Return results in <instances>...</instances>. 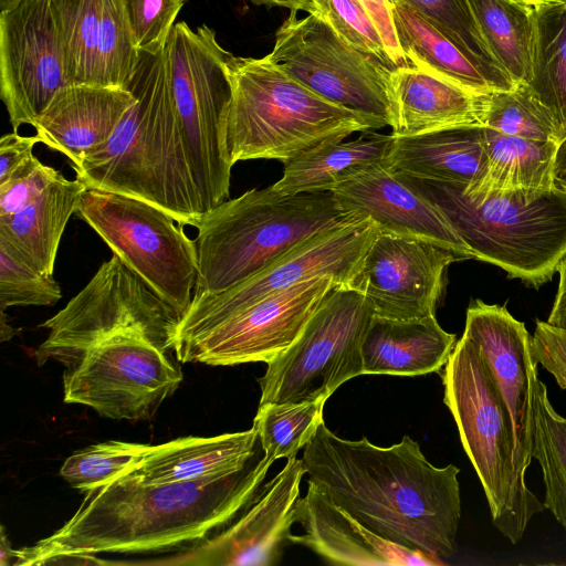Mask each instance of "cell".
Returning a JSON list of instances; mask_svg holds the SVG:
<instances>
[{"instance_id":"obj_1","label":"cell","mask_w":566,"mask_h":566,"mask_svg":"<svg viewBox=\"0 0 566 566\" xmlns=\"http://www.w3.org/2000/svg\"><path fill=\"white\" fill-rule=\"evenodd\" d=\"M302 463L307 482L373 533L442 562L455 552L460 470L433 465L409 436L379 447L343 439L323 421Z\"/></svg>"},{"instance_id":"obj_2","label":"cell","mask_w":566,"mask_h":566,"mask_svg":"<svg viewBox=\"0 0 566 566\" xmlns=\"http://www.w3.org/2000/svg\"><path fill=\"white\" fill-rule=\"evenodd\" d=\"M273 461L264 457L220 479L137 484L113 480L86 495L50 536L15 549L14 566L66 555L187 549L229 525L260 493Z\"/></svg>"},{"instance_id":"obj_3","label":"cell","mask_w":566,"mask_h":566,"mask_svg":"<svg viewBox=\"0 0 566 566\" xmlns=\"http://www.w3.org/2000/svg\"><path fill=\"white\" fill-rule=\"evenodd\" d=\"M126 90L133 105L111 138L73 166L76 178L87 188L147 201L196 228L203 212L182 149L165 48L140 51Z\"/></svg>"},{"instance_id":"obj_4","label":"cell","mask_w":566,"mask_h":566,"mask_svg":"<svg viewBox=\"0 0 566 566\" xmlns=\"http://www.w3.org/2000/svg\"><path fill=\"white\" fill-rule=\"evenodd\" d=\"M227 145L234 165L249 159L287 164L322 144L387 126L335 104L286 74L268 56H232Z\"/></svg>"},{"instance_id":"obj_5","label":"cell","mask_w":566,"mask_h":566,"mask_svg":"<svg viewBox=\"0 0 566 566\" xmlns=\"http://www.w3.org/2000/svg\"><path fill=\"white\" fill-rule=\"evenodd\" d=\"M352 220L332 191L281 195L270 186L227 199L196 226L193 296L229 289L313 234Z\"/></svg>"},{"instance_id":"obj_6","label":"cell","mask_w":566,"mask_h":566,"mask_svg":"<svg viewBox=\"0 0 566 566\" xmlns=\"http://www.w3.org/2000/svg\"><path fill=\"white\" fill-rule=\"evenodd\" d=\"M441 378L443 402L482 484L493 525L516 544L545 505L527 488L507 406L480 349L467 336L457 340Z\"/></svg>"},{"instance_id":"obj_7","label":"cell","mask_w":566,"mask_h":566,"mask_svg":"<svg viewBox=\"0 0 566 566\" xmlns=\"http://www.w3.org/2000/svg\"><path fill=\"white\" fill-rule=\"evenodd\" d=\"M407 178L442 211L472 259L510 277L538 289L566 256V193L556 186L527 203L515 195L469 197L460 185Z\"/></svg>"},{"instance_id":"obj_8","label":"cell","mask_w":566,"mask_h":566,"mask_svg":"<svg viewBox=\"0 0 566 566\" xmlns=\"http://www.w3.org/2000/svg\"><path fill=\"white\" fill-rule=\"evenodd\" d=\"M182 149L203 214L229 198L232 161L227 124L232 54L206 24L175 23L165 45ZM202 214V216H203Z\"/></svg>"},{"instance_id":"obj_9","label":"cell","mask_w":566,"mask_h":566,"mask_svg":"<svg viewBox=\"0 0 566 566\" xmlns=\"http://www.w3.org/2000/svg\"><path fill=\"white\" fill-rule=\"evenodd\" d=\"M182 315L113 255L54 316L34 357L69 367L87 349L117 334L142 336L161 350H174Z\"/></svg>"},{"instance_id":"obj_10","label":"cell","mask_w":566,"mask_h":566,"mask_svg":"<svg viewBox=\"0 0 566 566\" xmlns=\"http://www.w3.org/2000/svg\"><path fill=\"white\" fill-rule=\"evenodd\" d=\"M75 213L113 255L181 315L198 276L195 241L165 210L137 198L94 188L82 193Z\"/></svg>"},{"instance_id":"obj_11","label":"cell","mask_w":566,"mask_h":566,"mask_svg":"<svg viewBox=\"0 0 566 566\" xmlns=\"http://www.w3.org/2000/svg\"><path fill=\"white\" fill-rule=\"evenodd\" d=\"M373 317L360 292L334 286L300 336L268 363L259 405L327 400L363 375L361 346Z\"/></svg>"},{"instance_id":"obj_12","label":"cell","mask_w":566,"mask_h":566,"mask_svg":"<svg viewBox=\"0 0 566 566\" xmlns=\"http://www.w3.org/2000/svg\"><path fill=\"white\" fill-rule=\"evenodd\" d=\"M291 12L266 56L311 91L396 127L389 66L345 40L318 12Z\"/></svg>"},{"instance_id":"obj_13","label":"cell","mask_w":566,"mask_h":566,"mask_svg":"<svg viewBox=\"0 0 566 566\" xmlns=\"http://www.w3.org/2000/svg\"><path fill=\"white\" fill-rule=\"evenodd\" d=\"M181 380V368L169 352L142 336L117 334L65 367L64 401L111 419L149 420Z\"/></svg>"},{"instance_id":"obj_14","label":"cell","mask_w":566,"mask_h":566,"mask_svg":"<svg viewBox=\"0 0 566 566\" xmlns=\"http://www.w3.org/2000/svg\"><path fill=\"white\" fill-rule=\"evenodd\" d=\"M378 232L369 220L344 222L313 234L229 289L195 295L181 317L175 345L303 280L329 275L338 286L350 289Z\"/></svg>"},{"instance_id":"obj_15","label":"cell","mask_w":566,"mask_h":566,"mask_svg":"<svg viewBox=\"0 0 566 566\" xmlns=\"http://www.w3.org/2000/svg\"><path fill=\"white\" fill-rule=\"evenodd\" d=\"M338 286L329 275L274 292L216 326L174 347L180 363L234 366L269 363L302 333L326 294Z\"/></svg>"},{"instance_id":"obj_16","label":"cell","mask_w":566,"mask_h":566,"mask_svg":"<svg viewBox=\"0 0 566 566\" xmlns=\"http://www.w3.org/2000/svg\"><path fill=\"white\" fill-rule=\"evenodd\" d=\"M67 85L51 0H22L0 11V97L13 130L32 126Z\"/></svg>"},{"instance_id":"obj_17","label":"cell","mask_w":566,"mask_h":566,"mask_svg":"<svg viewBox=\"0 0 566 566\" xmlns=\"http://www.w3.org/2000/svg\"><path fill=\"white\" fill-rule=\"evenodd\" d=\"M464 260L434 242L378 232L350 289L374 315L390 319L434 316L448 266Z\"/></svg>"},{"instance_id":"obj_18","label":"cell","mask_w":566,"mask_h":566,"mask_svg":"<svg viewBox=\"0 0 566 566\" xmlns=\"http://www.w3.org/2000/svg\"><path fill=\"white\" fill-rule=\"evenodd\" d=\"M302 459L289 458L263 484L254 501L229 525L164 564L243 566L275 565L296 522Z\"/></svg>"},{"instance_id":"obj_19","label":"cell","mask_w":566,"mask_h":566,"mask_svg":"<svg viewBox=\"0 0 566 566\" xmlns=\"http://www.w3.org/2000/svg\"><path fill=\"white\" fill-rule=\"evenodd\" d=\"M71 84L127 87L140 51L125 0H51Z\"/></svg>"},{"instance_id":"obj_20","label":"cell","mask_w":566,"mask_h":566,"mask_svg":"<svg viewBox=\"0 0 566 566\" xmlns=\"http://www.w3.org/2000/svg\"><path fill=\"white\" fill-rule=\"evenodd\" d=\"M331 191L344 214L354 220H369L381 233L424 239L464 260L472 259L442 211L387 163L357 174Z\"/></svg>"},{"instance_id":"obj_21","label":"cell","mask_w":566,"mask_h":566,"mask_svg":"<svg viewBox=\"0 0 566 566\" xmlns=\"http://www.w3.org/2000/svg\"><path fill=\"white\" fill-rule=\"evenodd\" d=\"M463 335L484 357L511 415L523 462L533 460V396L538 378L532 336L505 306L474 300L467 310Z\"/></svg>"},{"instance_id":"obj_22","label":"cell","mask_w":566,"mask_h":566,"mask_svg":"<svg viewBox=\"0 0 566 566\" xmlns=\"http://www.w3.org/2000/svg\"><path fill=\"white\" fill-rule=\"evenodd\" d=\"M306 495L297 504L301 544L336 565L437 566L444 562L391 543L373 533L307 482Z\"/></svg>"},{"instance_id":"obj_23","label":"cell","mask_w":566,"mask_h":566,"mask_svg":"<svg viewBox=\"0 0 566 566\" xmlns=\"http://www.w3.org/2000/svg\"><path fill=\"white\" fill-rule=\"evenodd\" d=\"M264 457L259 434L249 430L214 437L188 436L153 446L114 480L167 484L235 474Z\"/></svg>"},{"instance_id":"obj_24","label":"cell","mask_w":566,"mask_h":566,"mask_svg":"<svg viewBox=\"0 0 566 566\" xmlns=\"http://www.w3.org/2000/svg\"><path fill=\"white\" fill-rule=\"evenodd\" d=\"M134 101L125 88L71 84L55 94L32 126L40 143L63 154L73 167L111 138Z\"/></svg>"},{"instance_id":"obj_25","label":"cell","mask_w":566,"mask_h":566,"mask_svg":"<svg viewBox=\"0 0 566 566\" xmlns=\"http://www.w3.org/2000/svg\"><path fill=\"white\" fill-rule=\"evenodd\" d=\"M396 127L410 136L461 126H482L486 94L473 92L438 74L407 65L391 77Z\"/></svg>"},{"instance_id":"obj_26","label":"cell","mask_w":566,"mask_h":566,"mask_svg":"<svg viewBox=\"0 0 566 566\" xmlns=\"http://www.w3.org/2000/svg\"><path fill=\"white\" fill-rule=\"evenodd\" d=\"M387 166L407 177L475 187L486 168L484 127L461 126L394 136Z\"/></svg>"},{"instance_id":"obj_27","label":"cell","mask_w":566,"mask_h":566,"mask_svg":"<svg viewBox=\"0 0 566 566\" xmlns=\"http://www.w3.org/2000/svg\"><path fill=\"white\" fill-rule=\"evenodd\" d=\"M395 33L408 65L449 78L473 92L511 90L448 30L402 0H387Z\"/></svg>"},{"instance_id":"obj_28","label":"cell","mask_w":566,"mask_h":566,"mask_svg":"<svg viewBox=\"0 0 566 566\" xmlns=\"http://www.w3.org/2000/svg\"><path fill=\"white\" fill-rule=\"evenodd\" d=\"M457 344L429 316L417 319H390L374 315L363 346V374L418 376L438 373Z\"/></svg>"},{"instance_id":"obj_29","label":"cell","mask_w":566,"mask_h":566,"mask_svg":"<svg viewBox=\"0 0 566 566\" xmlns=\"http://www.w3.org/2000/svg\"><path fill=\"white\" fill-rule=\"evenodd\" d=\"M86 185L64 176L22 210L0 217V248L46 275L54 274L64 229Z\"/></svg>"},{"instance_id":"obj_30","label":"cell","mask_w":566,"mask_h":566,"mask_svg":"<svg viewBox=\"0 0 566 566\" xmlns=\"http://www.w3.org/2000/svg\"><path fill=\"white\" fill-rule=\"evenodd\" d=\"M486 168L469 197L515 195L527 203L555 188V163L559 144L503 134L484 127Z\"/></svg>"},{"instance_id":"obj_31","label":"cell","mask_w":566,"mask_h":566,"mask_svg":"<svg viewBox=\"0 0 566 566\" xmlns=\"http://www.w3.org/2000/svg\"><path fill=\"white\" fill-rule=\"evenodd\" d=\"M394 135L370 130L350 142L322 144L285 164L282 178L272 185L281 195L331 191L338 184L386 164Z\"/></svg>"},{"instance_id":"obj_32","label":"cell","mask_w":566,"mask_h":566,"mask_svg":"<svg viewBox=\"0 0 566 566\" xmlns=\"http://www.w3.org/2000/svg\"><path fill=\"white\" fill-rule=\"evenodd\" d=\"M534 19V96L549 111L562 134L566 126V4L528 2Z\"/></svg>"},{"instance_id":"obj_33","label":"cell","mask_w":566,"mask_h":566,"mask_svg":"<svg viewBox=\"0 0 566 566\" xmlns=\"http://www.w3.org/2000/svg\"><path fill=\"white\" fill-rule=\"evenodd\" d=\"M479 28L502 69L515 84L532 76L534 19L525 0H469Z\"/></svg>"},{"instance_id":"obj_34","label":"cell","mask_w":566,"mask_h":566,"mask_svg":"<svg viewBox=\"0 0 566 566\" xmlns=\"http://www.w3.org/2000/svg\"><path fill=\"white\" fill-rule=\"evenodd\" d=\"M532 457L541 465L544 505L566 531V418L552 406L546 385L537 378L533 396Z\"/></svg>"},{"instance_id":"obj_35","label":"cell","mask_w":566,"mask_h":566,"mask_svg":"<svg viewBox=\"0 0 566 566\" xmlns=\"http://www.w3.org/2000/svg\"><path fill=\"white\" fill-rule=\"evenodd\" d=\"M325 401L259 405L252 427L259 434L265 457L273 462L296 457L324 421Z\"/></svg>"},{"instance_id":"obj_36","label":"cell","mask_w":566,"mask_h":566,"mask_svg":"<svg viewBox=\"0 0 566 566\" xmlns=\"http://www.w3.org/2000/svg\"><path fill=\"white\" fill-rule=\"evenodd\" d=\"M482 126L511 136L560 144L554 117L524 83L486 94Z\"/></svg>"},{"instance_id":"obj_37","label":"cell","mask_w":566,"mask_h":566,"mask_svg":"<svg viewBox=\"0 0 566 566\" xmlns=\"http://www.w3.org/2000/svg\"><path fill=\"white\" fill-rule=\"evenodd\" d=\"M149 448L146 443L115 440L95 443L70 455L60 475L72 488L86 493L112 482Z\"/></svg>"},{"instance_id":"obj_38","label":"cell","mask_w":566,"mask_h":566,"mask_svg":"<svg viewBox=\"0 0 566 566\" xmlns=\"http://www.w3.org/2000/svg\"><path fill=\"white\" fill-rule=\"evenodd\" d=\"M448 30L478 61L501 78L513 83L490 50L469 0H402Z\"/></svg>"},{"instance_id":"obj_39","label":"cell","mask_w":566,"mask_h":566,"mask_svg":"<svg viewBox=\"0 0 566 566\" xmlns=\"http://www.w3.org/2000/svg\"><path fill=\"white\" fill-rule=\"evenodd\" d=\"M62 297L60 284L0 248V311L12 306H50Z\"/></svg>"},{"instance_id":"obj_40","label":"cell","mask_w":566,"mask_h":566,"mask_svg":"<svg viewBox=\"0 0 566 566\" xmlns=\"http://www.w3.org/2000/svg\"><path fill=\"white\" fill-rule=\"evenodd\" d=\"M314 12L321 13L350 44L376 56L385 64L397 67L379 31L359 0H315Z\"/></svg>"},{"instance_id":"obj_41","label":"cell","mask_w":566,"mask_h":566,"mask_svg":"<svg viewBox=\"0 0 566 566\" xmlns=\"http://www.w3.org/2000/svg\"><path fill=\"white\" fill-rule=\"evenodd\" d=\"M186 0H125L127 15L139 51L165 48Z\"/></svg>"},{"instance_id":"obj_42","label":"cell","mask_w":566,"mask_h":566,"mask_svg":"<svg viewBox=\"0 0 566 566\" xmlns=\"http://www.w3.org/2000/svg\"><path fill=\"white\" fill-rule=\"evenodd\" d=\"M61 177L60 171L31 156L0 184V217L22 210Z\"/></svg>"},{"instance_id":"obj_43","label":"cell","mask_w":566,"mask_h":566,"mask_svg":"<svg viewBox=\"0 0 566 566\" xmlns=\"http://www.w3.org/2000/svg\"><path fill=\"white\" fill-rule=\"evenodd\" d=\"M532 352L537 364L555 378L560 389L566 390V331L536 321Z\"/></svg>"},{"instance_id":"obj_44","label":"cell","mask_w":566,"mask_h":566,"mask_svg":"<svg viewBox=\"0 0 566 566\" xmlns=\"http://www.w3.org/2000/svg\"><path fill=\"white\" fill-rule=\"evenodd\" d=\"M40 138L34 136H21L18 132L6 134L0 139V184L6 181L11 174L33 156L35 144Z\"/></svg>"},{"instance_id":"obj_45","label":"cell","mask_w":566,"mask_h":566,"mask_svg":"<svg viewBox=\"0 0 566 566\" xmlns=\"http://www.w3.org/2000/svg\"><path fill=\"white\" fill-rule=\"evenodd\" d=\"M364 8L379 31L386 49L397 66L408 63L399 46L387 0H361Z\"/></svg>"},{"instance_id":"obj_46","label":"cell","mask_w":566,"mask_h":566,"mask_svg":"<svg viewBox=\"0 0 566 566\" xmlns=\"http://www.w3.org/2000/svg\"><path fill=\"white\" fill-rule=\"evenodd\" d=\"M557 272L559 274L558 291L546 322L551 326L566 331V256L560 262Z\"/></svg>"},{"instance_id":"obj_47","label":"cell","mask_w":566,"mask_h":566,"mask_svg":"<svg viewBox=\"0 0 566 566\" xmlns=\"http://www.w3.org/2000/svg\"><path fill=\"white\" fill-rule=\"evenodd\" d=\"M258 6L282 7L291 12L306 11L312 13L315 10V0H250Z\"/></svg>"},{"instance_id":"obj_48","label":"cell","mask_w":566,"mask_h":566,"mask_svg":"<svg viewBox=\"0 0 566 566\" xmlns=\"http://www.w3.org/2000/svg\"><path fill=\"white\" fill-rule=\"evenodd\" d=\"M15 559V549L11 546L6 528L1 526V536H0V565H13Z\"/></svg>"},{"instance_id":"obj_49","label":"cell","mask_w":566,"mask_h":566,"mask_svg":"<svg viewBox=\"0 0 566 566\" xmlns=\"http://www.w3.org/2000/svg\"><path fill=\"white\" fill-rule=\"evenodd\" d=\"M566 175V139L558 146L556 163H555V178Z\"/></svg>"},{"instance_id":"obj_50","label":"cell","mask_w":566,"mask_h":566,"mask_svg":"<svg viewBox=\"0 0 566 566\" xmlns=\"http://www.w3.org/2000/svg\"><path fill=\"white\" fill-rule=\"evenodd\" d=\"M1 313V319H0V332H1V340H8L13 335L18 334V329L13 328L6 322V314L4 311H0Z\"/></svg>"},{"instance_id":"obj_51","label":"cell","mask_w":566,"mask_h":566,"mask_svg":"<svg viewBox=\"0 0 566 566\" xmlns=\"http://www.w3.org/2000/svg\"><path fill=\"white\" fill-rule=\"evenodd\" d=\"M22 0H0V11H6L18 6Z\"/></svg>"},{"instance_id":"obj_52","label":"cell","mask_w":566,"mask_h":566,"mask_svg":"<svg viewBox=\"0 0 566 566\" xmlns=\"http://www.w3.org/2000/svg\"><path fill=\"white\" fill-rule=\"evenodd\" d=\"M555 186L566 193V175L555 178Z\"/></svg>"},{"instance_id":"obj_53","label":"cell","mask_w":566,"mask_h":566,"mask_svg":"<svg viewBox=\"0 0 566 566\" xmlns=\"http://www.w3.org/2000/svg\"><path fill=\"white\" fill-rule=\"evenodd\" d=\"M527 2H553L566 4V0H525Z\"/></svg>"},{"instance_id":"obj_54","label":"cell","mask_w":566,"mask_h":566,"mask_svg":"<svg viewBox=\"0 0 566 566\" xmlns=\"http://www.w3.org/2000/svg\"><path fill=\"white\" fill-rule=\"evenodd\" d=\"M566 139V126L563 130V134H562V142H564Z\"/></svg>"}]
</instances>
